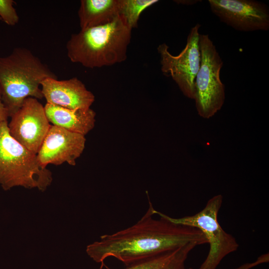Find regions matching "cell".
Segmentation results:
<instances>
[{
    "label": "cell",
    "mask_w": 269,
    "mask_h": 269,
    "mask_svg": "<svg viewBox=\"0 0 269 269\" xmlns=\"http://www.w3.org/2000/svg\"><path fill=\"white\" fill-rule=\"evenodd\" d=\"M148 200V209L139 221L125 229L101 236L99 241L87 246L88 255L96 263L102 264L113 257L128 266L190 243L197 246L208 243L196 228L176 224L162 217L153 219L155 209Z\"/></svg>",
    "instance_id": "6da1fadb"
},
{
    "label": "cell",
    "mask_w": 269,
    "mask_h": 269,
    "mask_svg": "<svg viewBox=\"0 0 269 269\" xmlns=\"http://www.w3.org/2000/svg\"><path fill=\"white\" fill-rule=\"evenodd\" d=\"M120 0H82L78 10L81 29L104 25L120 15Z\"/></svg>",
    "instance_id": "4fadbf2b"
},
{
    "label": "cell",
    "mask_w": 269,
    "mask_h": 269,
    "mask_svg": "<svg viewBox=\"0 0 269 269\" xmlns=\"http://www.w3.org/2000/svg\"><path fill=\"white\" fill-rule=\"evenodd\" d=\"M1 20V18H0V20Z\"/></svg>",
    "instance_id": "44dd1931"
},
{
    "label": "cell",
    "mask_w": 269,
    "mask_h": 269,
    "mask_svg": "<svg viewBox=\"0 0 269 269\" xmlns=\"http://www.w3.org/2000/svg\"><path fill=\"white\" fill-rule=\"evenodd\" d=\"M52 181V172L40 165L37 154L11 136L7 121L0 123V185L3 189L20 186L44 191Z\"/></svg>",
    "instance_id": "277c9868"
},
{
    "label": "cell",
    "mask_w": 269,
    "mask_h": 269,
    "mask_svg": "<svg viewBox=\"0 0 269 269\" xmlns=\"http://www.w3.org/2000/svg\"><path fill=\"white\" fill-rule=\"evenodd\" d=\"M269 254H266L260 256L257 260L251 263L245 264L234 269H250L261 264L269 262Z\"/></svg>",
    "instance_id": "e0dca14e"
},
{
    "label": "cell",
    "mask_w": 269,
    "mask_h": 269,
    "mask_svg": "<svg viewBox=\"0 0 269 269\" xmlns=\"http://www.w3.org/2000/svg\"><path fill=\"white\" fill-rule=\"evenodd\" d=\"M200 65L194 82L195 106L198 115L209 119L222 107L225 86L220 79L223 61L208 34H200Z\"/></svg>",
    "instance_id": "8992f818"
},
{
    "label": "cell",
    "mask_w": 269,
    "mask_h": 269,
    "mask_svg": "<svg viewBox=\"0 0 269 269\" xmlns=\"http://www.w3.org/2000/svg\"><path fill=\"white\" fill-rule=\"evenodd\" d=\"M43 98L52 105L70 109H88L95 101L93 93L76 77L58 80L46 78L41 83Z\"/></svg>",
    "instance_id": "8fae6325"
},
{
    "label": "cell",
    "mask_w": 269,
    "mask_h": 269,
    "mask_svg": "<svg viewBox=\"0 0 269 269\" xmlns=\"http://www.w3.org/2000/svg\"><path fill=\"white\" fill-rule=\"evenodd\" d=\"M56 75L30 50L16 47L0 57V94L9 117L21 107L27 98H43L41 83Z\"/></svg>",
    "instance_id": "3957f363"
},
{
    "label": "cell",
    "mask_w": 269,
    "mask_h": 269,
    "mask_svg": "<svg viewBox=\"0 0 269 269\" xmlns=\"http://www.w3.org/2000/svg\"><path fill=\"white\" fill-rule=\"evenodd\" d=\"M157 1V0H120V15L132 29L137 26L141 12Z\"/></svg>",
    "instance_id": "9a60e30c"
},
{
    "label": "cell",
    "mask_w": 269,
    "mask_h": 269,
    "mask_svg": "<svg viewBox=\"0 0 269 269\" xmlns=\"http://www.w3.org/2000/svg\"><path fill=\"white\" fill-rule=\"evenodd\" d=\"M132 30L120 15L108 24L81 29L67 41V56L89 68L121 63L127 58Z\"/></svg>",
    "instance_id": "7a4b0ae2"
},
{
    "label": "cell",
    "mask_w": 269,
    "mask_h": 269,
    "mask_svg": "<svg viewBox=\"0 0 269 269\" xmlns=\"http://www.w3.org/2000/svg\"><path fill=\"white\" fill-rule=\"evenodd\" d=\"M189 269H193V268H189Z\"/></svg>",
    "instance_id": "ffe728a7"
},
{
    "label": "cell",
    "mask_w": 269,
    "mask_h": 269,
    "mask_svg": "<svg viewBox=\"0 0 269 269\" xmlns=\"http://www.w3.org/2000/svg\"><path fill=\"white\" fill-rule=\"evenodd\" d=\"M14 3L13 0H0V18L9 26L15 25L19 19Z\"/></svg>",
    "instance_id": "2e32d148"
},
{
    "label": "cell",
    "mask_w": 269,
    "mask_h": 269,
    "mask_svg": "<svg viewBox=\"0 0 269 269\" xmlns=\"http://www.w3.org/2000/svg\"><path fill=\"white\" fill-rule=\"evenodd\" d=\"M181 1L182 2H180L185 3L186 4L191 5L195 3L196 2H197V1H199V0H183Z\"/></svg>",
    "instance_id": "d6986e66"
},
{
    "label": "cell",
    "mask_w": 269,
    "mask_h": 269,
    "mask_svg": "<svg viewBox=\"0 0 269 269\" xmlns=\"http://www.w3.org/2000/svg\"><path fill=\"white\" fill-rule=\"evenodd\" d=\"M190 243L175 249L167 251L133 263L124 269H185V262L189 253L196 246ZM99 269H111L103 264Z\"/></svg>",
    "instance_id": "5bb4252c"
},
{
    "label": "cell",
    "mask_w": 269,
    "mask_h": 269,
    "mask_svg": "<svg viewBox=\"0 0 269 269\" xmlns=\"http://www.w3.org/2000/svg\"><path fill=\"white\" fill-rule=\"evenodd\" d=\"M86 141L84 135L51 126L37 153L38 161L45 168L49 164L59 165L65 162L75 166Z\"/></svg>",
    "instance_id": "30bf717a"
},
{
    "label": "cell",
    "mask_w": 269,
    "mask_h": 269,
    "mask_svg": "<svg viewBox=\"0 0 269 269\" xmlns=\"http://www.w3.org/2000/svg\"><path fill=\"white\" fill-rule=\"evenodd\" d=\"M201 25L196 24L191 29L184 48L177 55H172L169 47L162 43L158 45L161 70L170 76L186 97L194 99V82L200 65L199 32Z\"/></svg>",
    "instance_id": "52a82bcc"
},
{
    "label": "cell",
    "mask_w": 269,
    "mask_h": 269,
    "mask_svg": "<svg viewBox=\"0 0 269 269\" xmlns=\"http://www.w3.org/2000/svg\"><path fill=\"white\" fill-rule=\"evenodd\" d=\"M9 114L7 109L3 104L1 95L0 94V124L7 121Z\"/></svg>",
    "instance_id": "ac0fdd59"
},
{
    "label": "cell",
    "mask_w": 269,
    "mask_h": 269,
    "mask_svg": "<svg viewBox=\"0 0 269 269\" xmlns=\"http://www.w3.org/2000/svg\"><path fill=\"white\" fill-rule=\"evenodd\" d=\"M212 12L234 29L242 31L268 30L269 9L253 0H209Z\"/></svg>",
    "instance_id": "9c48e42d"
},
{
    "label": "cell",
    "mask_w": 269,
    "mask_h": 269,
    "mask_svg": "<svg viewBox=\"0 0 269 269\" xmlns=\"http://www.w3.org/2000/svg\"><path fill=\"white\" fill-rule=\"evenodd\" d=\"M10 118L8 128L11 136L37 154L51 126L44 107L38 99L29 97Z\"/></svg>",
    "instance_id": "ba28073f"
},
{
    "label": "cell",
    "mask_w": 269,
    "mask_h": 269,
    "mask_svg": "<svg viewBox=\"0 0 269 269\" xmlns=\"http://www.w3.org/2000/svg\"><path fill=\"white\" fill-rule=\"evenodd\" d=\"M44 107L46 116L53 126L85 136L95 127L96 114L91 108L73 110L47 103Z\"/></svg>",
    "instance_id": "7c38bea8"
},
{
    "label": "cell",
    "mask_w": 269,
    "mask_h": 269,
    "mask_svg": "<svg viewBox=\"0 0 269 269\" xmlns=\"http://www.w3.org/2000/svg\"><path fill=\"white\" fill-rule=\"evenodd\" d=\"M223 196L218 194L210 199L204 208L191 216L174 218L155 210V214L171 222L196 228L205 236L210 249L208 254L199 269H216L222 260L239 247L236 239L226 232L218 221Z\"/></svg>",
    "instance_id": "5b68a950"
}]
</instances>
